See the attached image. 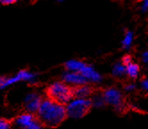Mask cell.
<instances>
[{
	"label": "cell",
	"mask_w": 148,
	"mask_h": 129,
	"mask_svg": "<svg viewBox=\"0 0 148 129\" xmlns=\"http://www.w3.org/2000/svg\"><path fill=\"white\" fill-rule=\"evenodd\" d=\"M35 115L44 126L57 127L66 119L67 112L64 104L47 97L43 98Z\"/></svg>",
	"instance_id": "1"
},
{
	"label": "cell",
	"mask_w": 148,
	"mask_h": 129,
	"mask_svg": "<svg viewBox=\"0 0 148 129\" xmlns=\"http://www.w3.org/2000/svg\"><path fill=\"white\" fill-rule=\"evenodd\" d=\"M47 97L57 102L67 104L73 97V87L64 81L52 83L46 90Z\"/></svg>",
	"instance_id": "2"
},
{
	"label": "cell",
	"mask_w": 148,
	"mask_h": 129,
	"mask_svg": "<svg viewBox=\"0 0 148 129\" xmlns=\"http://www.w3.org/2000/svg\"><path fill=\"white\" fill-rule=\"evenodd\" d=\"M92 104L90 98L73 97L65 104L67 117L71 119H80L85 116L91 109Z\"/></svg>",
	"instance_id": "3"
},
{
	"label": "cell",
	"mask_w": 148,
	"mask_h": 129,
	"mask_svg": "<svg viewBox=\"0 0 148 129\" xmlns=\"http://www.w3.org/2000/svg\"><path fill=\"white\" fill-rule=\"evenodd\" d=\"M105 103L113 107L115 111L121 112L124 110V100L122 93L115 87L106 88L103 92Z\"/></svg>",
	"instance_id": "4"
},
{
	"label": "cell",
	"mask_w": 148,
	"mask_h": 129,
	"mask_svg": "<svg viewBox=\"0 0 148 129\" xmlns=\"http://www.w3.org/2000/svg\"><path fill=\"white\" fill-rule=\"evenodd\" d=\"M36 78V74L31 73L30 71L27 70H20L16 75L12 77H5V76H0V90L4 89L8 85L14 84L16 82L26 80L30 81Z\"/></svg>",
	"instance_id": "5"
},
{
	"label": "cell",
	"mask_w": 148,
	"mask_h": 129,
	"mask_svg": "<svg viewBox=\"0 0 148 129\" xmlns=\"http://www.w3.org/2000/svg\"><path fill=\"white\" fill-rule=\"evenodd\" d=\"M42 100H43L42 96H40L37 93H30L27 94L24 99V107L26 111L36 114L41 104Z\"/></svg>",
	"instance_id": "6"
},
{
	"label": "cell",
	"mask_w": 148,
	"mask_h": 129,
	"mask_svg": "<svg viewBox=\"0 0 148 129\" xmlns=\"http://www.w3.org/2000/svg\"><path fill=\"white\" fill-rule=\"evenodd\" d=\"M62 81H64L72 87L88 83L85 77L80 72L68 71V70L62 75Z\"/></svg>",
	"instance_id": "7"
},
{
	"label": "cell",
	"mask_w": 148,
	"mask_h": 129,
	"mask_svg": "<svg viewBox=\"0 0 148 129\" xmlns=\"http://www.w3.org/2000/svg\"><path fill=\"white\" fill-rule=\"evenodd\" d=\"M79 72L85 77L88 83H100L102 81V75L99 72H97L92 66L88 65L87 63L84 65V67L81 69Z\"/></svg>",
	"instance_id": "8"
},
{
	"label": "cell",
	"mask_w": 148,
	"mask_h": 129,
	"mask_svg": "<svg viewBox=\"0 0 148 129\" xmlns=\"http://www.w3.org/2000/svg\"><path fill=\"white\" fill-rule=\"evenodd\" d=\"M37 119V117L35 114L30 113V112H24L20 114L19 116H17L15 117V123L17 126H19L21 128H24L26 126H28L29 125H30L31 123H33L35 120Z\"/></svg>",
	"instance_id": "9"
},
{
	"label": "cell",
	"mask_w": 148,
	"mask_h": 129,
	"mask_svg": "<svg viewBox=\"0 0 148 129\" xmlns=\"http://www.w3.org/2000/svg\"><path fill=\"white\" fill-rule=\"evenodd\" d=\"M73 95L74 97L81 98H90L92 95V88L87 84H83L80 85L73 87Z\"/></svg>",
	"instance_id": "10"
},
{
	"label": "cell",
	"mask_w": 148,
	"mask_h": 129,
	"mask_svg": "<svg viewBox=\"0 0 148 129\" xmlns=\"http://www.w3.org/2000/svg\"><path fill=\"white\" fill-rule=\"evenodd\" d=\"M85 64H86L85 62L79 61V60H70V61L65 62L64 67H65L66 70H68V71L79 72Z\"/></svg>",
	"instance_id": "11"
},
{
	"label": "cell",
	"mask_w": 148,
	"mask_h": 129,
	"mask_svg": "<svg viewBox=\"0 0 148 129\" xmlns=\"http://www.w3.org/2000/svg\"><path fill=\"white\" fill-rule=\"evenodd\" d=\"M140 68L138 64H136L133 61L129 63L128 65H126V74L130 78H136L139 75Z\"/></svg>",
	"instance_id": "12"
},
{
	"label": "cell",
	"mask_w": 148,
	"mask_h": 129,
	"mask_svg": "<svg viewBox=\"0 0 148 129\" xmlns=\"http://www.w3.org/2000/svg\"><path fill=\"white\" fill-rule=\"evenodd\" d=\"M90 100H91V104H92V107L94 108H103V107L106 104L105 103V101H104V98H103V93L102 94H95L90 96Z\"/></svg>",
	"instance_id": "13"
},
{
	"label": "cell",
	"mask_w": 148,
	"mask_h": 129,
	"mask_svg": "<svg viewBox=\"0 0 148 129\" xmlns=\"http://www.w3.org/2000/svg\"><path fill=\"white\" fill-rule=\"evenodd\" d=\"M126 74V66L122 62H117L113 65L112 75L115 77H122Z\"/></svg>",
	"instance_id": "14"
},
{
	"label": "cell",
	"mask_w": 148,
	"mask_h": 129,
	"mask_svg": "<svg viewBox=\"0 0 148 129\" xmlns=\"http://www.w3.org/2000/svg\"><path fill=\"white\" fill-rule=\"evenodd\" d=\"M132 38H133V34L130 31H127L126 34H125V37H124V39L122 41V46L125 49L129 48L130 46V44L132 42Z\"/></svg>",
	"instance_id": "15"
},
{
	"label": "cell",
	"mask_w": 148,
	"mask_h": 129,
	"mask_svg": "<svg viewBox=\"0 0 148 129\" xmlns=\"http://www.w3.org/2000/svg\"><path fill=\"white\" fill-rule=\"evenodd\" d=\"M12 124L11 120L0 117V129H12Z\"/></svg>",
	"instance_id": "16"
},
{
	"label": "cell",
	"mask_w": 148,
	"mask_h": 129,
	"mask_svg": "<svg viewBox=\"0 0 148 129\" xmlns=\"http://www.w3.org/2000/svg\"><path fill=\"white\" fill-rule=\"evenodd\" d=\"M23 129H44V126L42 125L37 119L33 123H31L30 125L24 127Z\"/></svg>",
	"instance_id": "17"
},
{
	"label": "cell",
	"mask_w": 148,
	"mask_h": 129,
	"mask_svg": "<svg viewBox=\"0 0 148 129\" xmlns=\"http://www.w3.org/2000/svg\"><path fill=\"white\" fill-rule=\"evenodd\" d=\"M136 87L134 83H130V84H127L125 87H124V90L128 93H132L136 90Z\"/></svg>",
	"instance_id": "18"
},
{
	"label": "cell",
	"mask_w": 148,
	"mask_h": 129,
	"mask_svg": "<svg viewBox=\"0 0 148 129\" xmlns=\"http://www.w3.org/2000/svg\"><path fill=\"white\" fill-rule=\"evenodd\" d=\"M132 61V59H131V56L129 55H124L122 57V60H121V62L124 64V65H128L129 63H130Z\"/></svg>",
	"instance_id": "19"
},
{
	"label": "cell",
	"mask_w": 148,
	"mask_h": 129,
	"mask_svg": "<svg viewBox=\"0 0 148 129\" xmlns=\"http://www.w3.org/2000/svg\"><path fill=\"white\" fill-rule=\"evenodd\" d=\"M18 0H0V5H13L15 4Z\"/></svg>",
	"instance_id": "20"
},
{
	"label": "cell",
	"mask_w": 148,
	"mask_h": 129,
	"mask_svg": "<svg viewBox=\"0 0 148 129\" xmlns=\"http://www.w3.org/2000/svg\"><path fill=\"white\" fill-rule=\"evenodd\" d=\"M141 87L144 91L148 93V79L145 78L141 81Z\"/></svg>",
	"instance_id": "21"
},
{
	"label": "cell",
	"mask_w": 148,
	"mask_h": 129,
	"mask_svg": "<svg viewBox=\"0 0 148 129\" xmlns=\"http://www.w3.org/2000/svg\"><path fill=\"white\" fill-rule=\"evenodd\" d=\"M142 60L145 63H148V51H145L143 55H142Z\"/></svg>",
	"instance_id": "22"
},
{
	"label": "cell",
	"mask_w": 148,
	"mask_h": 129,
	"mask_svg": "<svg viewBox=\"0 0 148 129\" xmlns=\"http://www.w3.org/2000/svg\"><path fill=\"white\" fill-rule=\"evenodd\" d=\"M143 10H148V0H144V3H143V6H142Z\"/></svg>",
	"instance_id": "23"
},
{
	"label": "cell",
	"mask_w": 148,
	"mask_h": 129,
	"mask_svg": "<svg viewBox=\"0 0 148 129\" xmlns=\"http://www.w3.org/2000/svg\"><path fill=\"white\" fill-rule=\"evenodd\" d=\"M58 2H63V1H65V0H57Z\"/></svg>",
	"instance_id": "24"
},
{
	"label": "cell",
	"mask_w": 148,
	"mask_h": 129,
	"mask_svg": "<svg viewBox=\"0 0 148 129\" xmlns=\"http://www.w3.org/2000/svg\"><path fill=\"white\" fill-rule=\"evenodd\" d=\"M140 1H142V0H140Z\"/></svg>",
	"instance_id": "25"
}]
</instances>
